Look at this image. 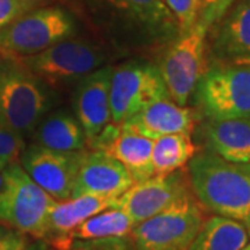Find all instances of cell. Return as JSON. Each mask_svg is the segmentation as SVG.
I'll use <instances>...</instances> for the list:
<instances>
[{
    "label": "cell",
    "mask_w": 250,
    "mask_h": 250,
    "mask_svg": "<svg viewBox=\"0 0 250 250\" xmlns=\"http://www.w3.org/2000/svg\"><path fill=\"white\" fill-rule=\"evenodd\" d=\"M192 193L205 211L242 221L250 205V166L203 149L188 161Z\"/></svg>",
    "instance_id": "obj_1"
},
{
    "label": "cell",
    "mask_w": 250,
    "mask_h": 250,
    "mask_svg": "<svg viewBox=\"0 0 250 250\" xmlns=\"http://www.w3.org/2000/svg\"><path fill=\"white\" fill-rule=\"evenodd\" d=\"M52 106L49 85L21 59L0 54V125L24 138Z\"/></svg>",
    "instance_id": "obj_2"
},
{
    "label": "cell",
    "mask_w": 250,
    "mask_h": 250,
    "mask_svg": "<svg viewBox=\"0 0 250 250\" xmlns=\"http://www.w3.org/2000/svg\"><path fill=\"white\" fill-rule=\"evenodd\" d=\"M192 96L199 120H250V65L210 62Z\"/></svg>",
    "instance_id": "obj_3"
},
{
    "label": "cell",
    "mask_w": 250,
    "mask_h": 250,
    "mask_svg": "<svg viewBox=\"0 0 250 250\" xmlns=\"http://www.w3.org/2000/svg\"><path fill=\"white\" fill-rule=\"evenodd\" d=\"M54 200L14 161L4 168L0 189V224L18 232L45 239Z\"/></svg>",
    "instance_id": "obj_4"
},
{
    "label": "cell",
    "mask_w": 250,
    "mask_h": 250,
    "mask_svg": "<svg viewBox=\"0 0 250 250\" xmlns=\"http://www.w3.org/2000/svg\"><path fill=\"white\" fill-rule=\"evenodd\" d=\"M206 220L193 193L181 197L129 233L134 250H188Z\"/></svg>",
    "instance_id": "obj_5"
},
{
    "label": "cell",
    "mask_w": 250,
    "mask_h": 250,
    "mask_svg": "<svg viewBox=\"0 0 250 250\" xmlns=\"http://www.w3.org/2000/svg\"><path fill=\"white\" fill-rule=\"evenodd\" d=\"M75 21L62 7L29 10L0 29V54L28 57L75 34Z\"/></svg>",
    "instance_id": "obj_6"
},
{
    "label": "cell",
    "mask_w": 250,
    "mask_h": 250,
    "mask_svg": "<svg viewBox=\"0 0 250 250\" xmlns=\"http://www.w3.org/2000/svg\"><path fill=\"white\" fill-rule=\"evenodd\" d=\"M207 32L208 28L196 22L192 29L171 41L157 64L170 98L179 106L189 103L205 71Z\"/></svg>",
    "instance_id": "obj_7"
},
{
    "label": "cell",
    "mask_w": 250,
    "mask_h": 250,
    "mask_svg": "<svg viewBox=\"0 0 250 250\" xmlns=\"http://www.w3.org/2000/svg\"><path fill=\"white\" fill-rule=\"evenodd\" d=\"M170 98L156 64L128 62L113 68L110 82L111 123L121 124L157 99Z\"/></svg>",
    "instance_id": "obj_8"
},
{
    "label": "cell",
    "mask_w": 250,
    "mask_h": 250,
    "mask_svg": "<svg viewBox=\"0 0 250 250\" xmlns=\"http://www.w3.org/2000/svg\"><path fill=\"white\" fill-rule=\"evenodd\" d=\"M21 60L47 85H62L95 71L104 64L106 57L99 46L88 41L65 38L43 52L21 57Z\"/></svg>",
    "instance_id": "obj_9"
},
{
    "label": "cell",
    "mask_w": 250,
    "mask_h": 250,
    "mask_svg": "<svg viewBox=\"0 0 250 250\" xmlns=\"http://www.w3.org/2000/svg\"><path fill=\"white\" fill-rule=\"evenodd\" d=\"M189 193H192V189L187 170L181 168L168 174H154L150 178L135 182L114 199L111 207L125 211L136 225Z\"/></svg>",
    "instance_id": "obj_10"
},
{
    "label": "cell",
    "mask_w": 250,
    "mask_h": 250,
    "mask_svg": "<svg viewBox=\"0 0 250 250\" xmlns=\"http://www.w3.org/2000/svg\"><path fill=\"white\" fill-rule=\"evenodd\" d=\"M85 150V149H83ZM59 152L34 143L21 153V167L54 200L71 197L82 152Z\"/></svg>",
    "instance_id": "obj_11"
},
{
    "label": "cell",
    "mask_w": 250,
    "mask_h": 250,
    "mask_svg": "<svg viewBox=\"0 0 250 250\" xmlns=\"http://www.w3.org/2000/svg\"><path fill=\"white\" fill-rule=\"evenodd\" d=\"M210 62L250 65V0H236L207 32Z\"/></svg>",
    "instance_id": "obj_12"
},
{
    "label": "cell",
    "mask_w": 250,
    "mask_h": 250,
    "mask_svg": "<svg viewBox=\"0 0 250 250\" xmlns=\"http://www.w3.org/2000/svg\"><path fill=\"white\" fill-rule=\"evenodd\" d=\"M135 184L124 166L103 150H83L72 184L71 197L81 195L116 199Z\"/></svg>",
    "instance_id": "obj_13"
},
{
    "label": "cell",
    "mask_w": 250,
    "mask_h": 250,
    "mask_svg": "<svg viewBox=\"0 0 250 250\" xmlns=\"http://www.w3.org/2000/svg\"><path fill=\"white\" fill-rule=\"evenodd\" d=\"M147 43H170L179 35L177 20L164 0H99Z\"/></svg>",
    "instance_id": "obj_14"
},
{
    "label": "cell",
    "mask_w": 250,
    "mask_h": 250,
    "mask_svg": "<svg viewBox=\"0 0 250 250\" xmlns=\"http://www.w3.org/2000/svg\"><path fill=\"white\" fill-rule=\"evenodd\" d=\"M113 67H99L81 78L74 93V111L86 138V146L111 123L110 82Z\"/></svg>",
    "instance_id": "obj_15"
},
{
    "label": "cell",
    "mask_w": 250,
    "mask_h": 250,
    "mask_svg": "<svg viewBox=\"0 0 250 250\" xmlns=\"http://www.w3.org/2000/svg\"><path fill=\"white\" fill-rule=\"evenodd\" d=\"M89 147L103 150L120 161L135 182L154 175L152 163L153 141L125 124L110 123Z\"/></svg>",
    "instance_id": "obj_16"
},
{
    "label": "cell",
    "mask_w": 250,
    "mask_h": 250,
    "mask_svg": "<svg viewBox=\"0 0 250 250\" xmlns=\"http://www.w3.org/2000/svg\"><path fill=\"white\" fill-rule=\"evenodd\" d=\"M113 197L81 195L56 202L50 211L47 233L43 241L53 250H67L71 245V232L92 215L111 207Z\"/></svg>",
    "instance_id": "obj_17"
},
{
    "label": "cell",
    "mask_w": 250,
    "mask_h": 250,
    "mask_svg": "<svg viewBox=\"0 0 250 250\" xmlns=\"http://www.w3.org/2000/svg\"><path fill=\"white\" fill-rule=\"evenodd\" d=\"M195 113L187 106H179L171 98L157 99L138 111L125 124L149 139L168 134H193Z\"/></svg>",
    "instance_id": "obj_18"
},
{
    "label": "cell",
    "mask_w": 250,
    "mask_h": 250,
    "mask_svg": "<svg viewBox=\"0 0 250 250\" xmlns=\"http://www.w3.org/2000/svg\"><path fill=\"white\" fill-rule=\"evenodd\" d=\"M195 129L205 149L225 160L250 166V120H200Z\"/></svg>",
    "instance_id": "obj_19"
},
{
    "label": "cell",
    "mask_w": 250,
    "mask_h": 250,
    "mask_svg": "<svg viewBox=\"0 0 250 250\" xmlns=\"http://www.w3.org/2000/svg\"><path fill=\"white\" fill-rule=\"evenodd\" d=\"M38 145L59 152H80L86 147V138L77 117L65 110L45 116L35 128Z\"/></svg>",
    "instance_id": "obj_20"
},
{
    "label": "cell",
    "mask_w": 250,
    "mask_h": 250,
    "mask_svg": "<svg viewBox=\"0 0 250 250\" xmlns=\"http://www.w3.org/2000/svg\"><path fill=\"white\" fill-rule=\"evenodd\" d=\"M249 242L241 221L211 215L203 221L188 250H241Z\"/></svg>",
    "instance_id": "obj_21"
},
{
    "label": "cell",
    "mask_w": 250,
    "mask_h": 250,
    "mask_svg": "<svg viewBox=\"0 0 250 250\" xmlns=\"http://www.w3.org/2000/svg\"><path fill=\"white\" fill-rule=\"evenodd\" d=\"M196 153V145L188 134L163 135L153 141L152 163L154 174L181 170Z\"/></svg>",
    "instance_id": "obj_22"
},
{
    "label": "cell",
    "mask_w": 250,
    "mask_h": 250,
    "mask_svg": "<svg viewBox=\"0 0 250 250\" xmlns=\"http://www.w3.org/2000/svg\"><path fill=\"white\" fill-rule=\"evenodd\" d=\"M135 223L125 211L108 207L80 224L70 235L74 239H103V238H129Z\"/></svg>",
    "instance_id": "obj_23"
},
{
    "label": "cell",
    "mask_w": 250,
    "mask_h": 250,
    "mask_svg": "<svg viewBox=\"0 0 250 250\" xmlns=\"http://www.w3.org/2000/svg\"><path fill=\"white\" fill-rule=\"evenodd\" d=\"M164 3L177 20L179 34L188 32L196 25L202 9V0H164Z\"/></svg>",
    "instance_id": "obj_24"
},
{
    "label": "cell",
    "mask_w": 250,
    "mask_h": 250,
    "mask_svg": "<svg viewBox=\"0 0 250 250\" xmlns=\"http://www.w3.org/2000/svg\"><path fill=\"white\" fill-rule=\"evenodd\" d=\"M24 147V139L20 135L0 125V168L4 170L9 164L17 161Z\"/></svg>",
    "instance_id": "obj_25"
},
{
    "label": "cell",
    "mask_w": 250,
    "mask_h": 250,
    "mask_svg": "<svg viewBox=\"0 0 250 250\" xmlns=\"http://www.w3.org/2000/svg\"><path fill=\"white\" fill-rule=\"evenodd\" d=\"M67 250H131L129 238L74 239Z\"/></svg>",
    "instance_id": "obj_26"
},
{
    "label": "cell",
    "mask_w": 250,
    "mask_h": 250,
    "mask_svg": "<svg viewBox=\"0 0 250 250\" xmlns=\"http://www.w3.org/2000/svg\"><path fill=\"white\" fill-rule=\"evenodd\" d=\"M235 1L236 0H202V9L197 22L210 29Z\"/></svg>",
    "instance_id": "obj_27"
},
{
    "label": "cell",
    "mask_w": 250,
    "mask_h": 250,
    "mask_svg": "<svg viewBox=\"0 0 250 250\" xmlns=\"http://www.w3.org/2000/svg\"><path fill=\"white\" fill-rule=\"evenodd\" d=\"M34 7V0H0V29Z\"/></svg>",
    "instance_id": "obj_28"
},
{
    "label": "cell",
    "mask_w": 250,
    "mask_h": 250,
    "mask_svg": "<svg viewBox=\"0 0 250 250\" xmlns=\"http://www.w3.org/2000/svg\"><path fill=\"white\" fill-rule=\"evenodd\" d=\"M27 245V235L0 224V250H22Z\"/></svg>",
    "instance_id": "obj_29"
},
{
    "label": "cell",
    "mask_w": 250,
    "mask_h": 250,
    "mask_svg": "<svg viewBox=\"0 0 250 250\" xmlns=\"http://www.w3.org/2000/svg\"><path fill=\"white\" fill-rule=\"evenodd\" d=\"M22 250H53L49 243H46L42 239H36L35 242H28V245Z\"/></svg>",
    "instance_id": "obj_30"
},
{
    "label": "cell",
    "mask_w": 250,
    "mask_h": 250,
    "mask_svg": "<svg viewBox=\"0 0 250 250\" xmlns=\"http://www.w3.org/2000/svg\"><path fill=\"white\" fill-rule=\"evenodd\" d=\"M242 224H243V227H245V229H246V232L249 235V241H250V205L248 207V210H246V213L243 215V218H242Z\"/></svg>",
    "instance_id": "obj_31"
},
{
    "label": "cell",
    "mask_w": 250,
    "mask_h": 250,
    "mask_svg": "<svg viewBox=\"0 0 250 250\" xmlns=\"http://www.w3.org/2000/svg\"><path fill=\"white\" fill-rule=\"evenodd\" d=\"M4 185V170L0 168V189Z\"/></svg>",
    "instance_id": "obj_32"
},
{
    "label": "cell",
    "mask_w": 250,
    "mask_h": 250,
    "mask_svg": "<svg viewBox=\"0 0 250 250\" xmlns=\"http://www.w3.org/2000/svg\"><path fill=\"white\" fill-rule=\"evenodd\" d=\"M241 250H250V242L248 243V245H246V246H243Z\"/></svg>",
    "instance_id": "obj_33"
}]
</instances>
